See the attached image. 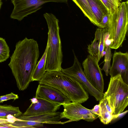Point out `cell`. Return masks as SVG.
<instances>
[{
  "instance_id": "1",
  "label": "cell",
  "mask_w": 128,
  "mask_h": 128,
  "mask_svg": "<svg viewBox=\"0 0 128 128\" xmlns=\"http://www.w3.org/2000/svg\"><path fill=\"white\" fill-rule=\"evenodd\" d=\"M39 55L38 43L34 39L26 37L16 43L8 66L19 90L26 89L32 81Z\"/></svg>"
},
{
  "instance_id": "2",
  "label": "cell",
  "mask_w": 128,
  "mask_h": 128,
  "mask_svg": "<svg viewBox=\"0 0 128 128\" xmlns=\"http://www.w3.org/2000/svg\"><path fill=\"white\" fill-rule=\"evenodd\" d=\"M39 84L52 86L63 93L72 102L82 103L89 98L88 93L78 81L62 71L46 72Z\"/></svg>"
},
{
  "instance_id": "3",
  "label": "cell",
  "mask_w": 128,
  "mask_h": 128,
  "mask_svg": "<svg viewBox=\"0 0 128 128\" xmlns=\"http://www.w3.org/2000/svg\"><path fill=\"white\" fill-rule=\"evenodd\" d=\"M48 29V44L46 64L47 72L61 71L63 60L61 40L59 34V20L51 13L44 14Z\"/></svg>"
},
{
  "instance_id": "4",
  "label": "cell",
  "mask_w": 128,
  "mask_h": 128,
  "mask_svg": "<svg viewBox=\"0 0 128 128\" xmlns=\"http://www.w3.org/2000/svg\"><path fill=\"white\" fill-rule=\"evenodd\" d=\"M107 28L111 48L117 49L122 46L128 29V0L121 3L110 14Z\"/></svg>"
},
{
  "instance_id": "5",
  "label": "cell",
  "mask_w": 128,
  "mask_h": 128,
  "mask_svg": "<svg viewBox=\"0 0 128 128\" xmlns=\"http://www.w3.org/2000/svg\"><path fill=\"white\" fill-rule=\"evenodd\" d=\"M103 98L108 99L114 118L118 117L128 106V84L124 82L120 75L110 77Z\"/></svg>"
},
{
  "instance_id": "6",
  "label": "cell",
  "mask_w": 128,
  "mask_h": 128,
  "mask_svg": "<svg viewBox=\"0 0 128 128\" xmlns=\"http://www.w3.org/2000/svg\"><path fill=\"white\" fill-rule=\"evenodd\" d=\"M49 2L66 3L67 0H12L14 7L10 17L21 21L28 15L40 9L43 4Z\"/></svg>"
},
{
  "instance_id": "7",
  "label": "cell",
  "mask_w": 128,
  "mask_h": 128,
  "mask_svg": "<svg viewBox=\"0 0 128 128\" xmlns=\"http://www.w3.org/2000/svg\"><path fill=\"white\" fill-rule=\"evenodd\" d=\"M64 111L61 112L60 118L68 119L64 124L82 120L92 122L98 117V116L92 112V110L87 108L78 102H71L63 104Z\"/></svg>"
},
{
  "instance_id": "8",
  "label": "cell",
  "mask_w": 128,
  "mask_h": 128,
  "mask_svg": "<svg viewBox=\"0 0 128 128\" xmlns=\"http://www.w3.org/2000/svg\"><path fill=\"white\" fill-rule=\"evenodd\" d=\"M74 62L72 66L69 68H62L61 71L79 82L85 90L93 96L97 101H100L103 98L104 93L95 88L86 78L83 70L81 64L78 61L73 50Z\"/></svg>"
},
{
  "instance_id": "9",
  "label": "cell",
  "mask_w": 128,
  "mask_h": 128,
  "mask_svg": "<svg viewBox=\"0 0 128 128\" xmlns=\"http://www.w3.org/2000/svg\"><path fill=\"white\" fill-rule=\"evenodd\" d=\"M84 72L91 85L99 91L103 92L104 83L102 70L96 59L90 55L83 61Z\"/></svg>"
},
{
  "instance_id": "10",
  "label": "cell",
  "mask_w": 128,
  "mask_h": 128,
  "mask_svg": "<svg viewBox=\"0 0 128 128\" xmlns=\"http://www.w3.org/2000/svg\"><path fill=\"white\" fill-rule=\"evenodd\" d=\"M113 61L109 73L111 77L120 75L124 82L128 84V53L116 51L113 54Z\"/></svg>"
},
{
  "instance_id": "11",
  "label": "cell",
  "mask_w": 128,
  "mask_h": 128,
  "mask_svg": "<svg viewBox=\"0 0 128 128\" xmlns=\"http://www.w3.org/2000/svg\"><path fill=\"white\" fill-rule=\"evenodd\" d=\"M35 97L41 98L62 105L71 101L63 93L57 89L47 85L39 84Z\"/></svg>"
},
{
  "instance_id": "12",
  "label": "cell",
  "mask_w": 128,
  "mask_h": 128,
  "mask_svg": "<svg viewBox=\"0 0 128 128\" xmlns=\"http://www.w3.org/2000/svg\"><path fill=\"white\" fill-rule=\"evenodd\" d=\"M38 102L32 103L26 110L22 115L30 116L56 112L62 105L44 99L37 98Z\"/></svg>"
},
{
  "instance_id": "13",
  "label": "cell",
  "mask_w": 128,
  "mask_h": 128,
  "mask_svg": "<svg viewBox=\"0 0 128 128\" xmlns=\"http://www.w3.org/2000/svg\"><path fill=\"white\" fill-rule=\"evenodd\" d=\"M105 28H97L94 40L88 46V52L90 55L94 58L98 62L105 53Z\"/></svg>"
},
{
  "instance_id": "14",
  "label": "cell",
  "mask_w": 128,
  "mask_h": 128,
  "mask_svg": "<svg viewBox=\"0 0 128 128\" xmlns=\"http://www.w3.org/2000/svg\"><path fill=\"white\" fill-rule=\"evenodd\" d=\"M61 112H55L38 115L24 116L21 115L16 118L24 120H28L50 124H64V122L59 121L60 118Z\"/></svg>"
},
{
  "instance_id": "15",
  "label": "cell",
  "mask_w": 128,
  "mask_h": 128,
  "mask_svg": "<svg viewBox=\"0 0 128 128\" xmlns=\"http://www.w3.org/2000/svg\"><path fill=\"white\" fill-rule=\"evenodd\" d=\"M87 1L99 27L103 17L110 12L100 0Z\"/></svg>"
},
{
  "instance_id": "16",
  "label": "cell",
  "mask_w": 128,
  "mask_h": 128,
  "mask_svg": "<svg viewBox=\"0 0 128 128\" xmlns=\"http://www.w3.org/2000/svg\"><path fill=\"white\" fill-rule=\"evenodd\" d=\"M99 102L100 109V115L98 118L103 124H108L114 118L113 115V111L106 98H103Z\"/></svg>"
},
{
  "instance_id": "17",
  "label": "cell",
  "mask_w": 128,
  "mask_h": 128,
  "mask_svg": "<svg viewBox=\"0 0 128 128\" xmlns=\"http://www.w3.org/2000/svg\"><path fill=\"white\" fill-rule=\"evenodd\" d=\"M48 48V44L47 42L44 54L37 64L34 71L32 78V81H39L46 72V67Z\"/></svg>"
},
{
  "instance_id": "18",
  "label": "cell",
  "mask_w": 128,
  "mask_h": 128,
  "mask_svg": "<svg viewBox=\"0 0 128 128\" xmlns=\"http://www.w3.org/2000/svg\"><path fill=\"white\" fill-rule=\"evenodd\" d=\"M79 7L85 16L89 19L90 22L98 26L96 21L87 0H72Z\"/></svg>"
},
{
  "instance_id": "19",
  "label": "cell",
  "mask_w": 128,
  "mask_h": 128,
  "mask_svg": "<svg viewBox=\"0 0 128 128\" xmlns=\"http://www.w3.org/2000/svg\"><path fill=\"white\" fill-rule=\"evenodd\" d=\"M22 114L18 107L11 105H0V118H8V116L17 118Z\"/></svg>"
},
{
  "instance_id": "20",
  "label": "cell",
  "mask_w": 128,
  "mask_h": 128,
  "mask_svg": "<svg viewBox=\"0 0 128 128\" xmlns=\"http://www.w3.org/2000/svg\"><path fill=\"white\" fill-rule=\"evenodd\" d=\"M10 127L14 128H36L44 126L43 124L35 122L21 120L17 119L14 122L6 124Z\"/></svg>"
},
{
  "instance_id": "21",
  "label": "cell",
  "mask_w": 128,
  "mask_h": 128,
  "mask_svg": "<svg viewBox=\"0 0 128 128\" xmlns=\"http://www.w3.org/2000/svg\"><path fill=\"white\" fill-rule=\"evenodd\" d=\"M10 51L5 39L0 37V62L6 61L8 58Z\"/></svg>"
},
{
  "instance_id": "22",
  "label": "cell",
  "mask_w": 128,
  "mask_h": 128,
  "mask_svg": "<svg viewBox=\"0 0 128 128\" xmlns=\"http://www.w3.org/2000/svg\"><path fill=\"white\" fill-rule=\"evenodd\" d=\"M105 47L106 48L104 55V63L102 69L105 72L106 76H108L109 73V70L111 67L110 62L112 54L110 45L106 46Z\"/></svg>"
},
{
  "instance_id": "23",
  "label": "cell",
  "mask_w": 128,
  "mask_h": 128,
  "mask_svg": "<svg viewBox=\"0 0 128 128\" xmlns=\"http://www.w3.org/2000/svg\"><path fill=\"white\" fill-rule=\"evenodd\" d=\"M111 13L120 6L121 2L116 0H100Z\"/></svg>"
},
{
  "instance_id": "24",
  "label": "cell",
  "mask_w": 128,
  "mask_h": 128,
  "mask_svg": "<svg viewBox=\"0 0 128 128\" xmlns=\"http://www.w3.org/2000/svg\"><path fill=\"white\" fill-rule=\"evenodd\" d=\"M18 94L11 92L10 93L5 95L0 96V103H2L5 101L9 100H15L18 98Z\"/></svg>"
},
{
  "instance_id": "25",
  "label": "cell",
  "mask_w": 128,
  "mask_h": 128,
  "mask_svg": "<svg viewBox=\"0 0 128 128\" xmlns=\"http://www.w3.org/2000/svg\"><path fill=\"white\" fill-rule=\"evenodd\" d=\"M110 14L111 13L109 12L103 17L102 20L99 24V28H104L107 27Z\"/></svg>"
},
{
  "instance_id": "26",
  "label": "cell",
  "mask_w": 128,
  "mask_h": 128,
  "mask_svg": "<svg viewBox=\"0 0 128 128\" xmlns=\"http://www.w3.org/2000/svg\"><path fill=\"white\" fill-rule=\"evenodd\" d=\"M100 106L99 104L95 105L92 110L93 113L98 115L99 116L100 115Z\"/></svg>"
},
{
  "instance_id": "27",
  "label": "cell",
  "mask_w": 128,
  "mask_h": 128,
  "mask_svg": "<svg viewBox=\"0 0 128 128\" xmlns=\"http://www.w3.org/2000/svg\"><path fill=\"white\" fill-rule=\"evenodd\" d=\"M38 100L37 98L36 97L33 98L31 100V102L32 103H37L38 102Z\"/></svg>"
},
{
  "instance_id": "28",
  "label": "cell",
  "mask_w": 128,
  "mask_h": 128,
  "mask_svg": "<svg viewBox=\"0 0 128 128\" xmlns=\"http://www.w3.org/2000/svg\"><path fill=\"white\" fill-rule=\"evenodd\" d=\"M1 0H0V9L1 7V6L2 5V3L1 1Z\"/></svg>"
},
{
  "instance_id": "29",
  "label": "cell",
  "mask_w": 128,
  "mask_h": 128,
  "mask_svg": "<svg viewBox=\"0 0 128 128\" xmlns=\"http://www.w3.org/2000/svg\"><path fill=\"white\" fill-rule=\"evenodd\" d=\"M117 1H118V2H121L122 0H116Z\"/></svg>"
},
{
  "instance_id": "30",
  "label": "cell",
  "mask_w": 128,
  "mask_h": 128,
  "mask_svg": "<svg viewBox=\"0 0 128 128\" xmlns=\"http://www.w3.org/2000/svg\"></svg>"
}]
</instances>
